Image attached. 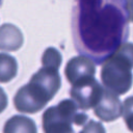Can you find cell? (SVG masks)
<instances>
[{
	"instance_id": "cell-1",
	"label": "cell",
	"mask_w": 133,
	"mask_h": 133,
	"mask_svg": "<svg viewBox=\"0 0 133 133\" xmlns=\"http://www.w3.org/2000/svg\"><path fill=\"white\" fill-rule=\"evenodd\" d=\"M125 0H77L72 29L77 51L101 63L128 36Z\"/></svg>"
},
{
	"instance_id": "cell-2",
	"label": "cell",
	"mask_w": 133,
	"mask_h": 133,
	"mask_svg": "<svg viewBox=\"0 0 133 133\" xmlns=\"http://www.w3.org/2000/svg\"><path fill=\"white\" fill-rule=\"evenodd\" d=\"M61 86L58 70L43 66L22 86L14 97L16 109L24 113H35L44 108Z\"/></svg>"
},
{
	"instance_id": "cell-3",
	"label": "cell",
	"mask_w": 133,
	"mask_h": 133,
	"mask_svg": "<svg viewBox=\"0 0 133 133\" xmlns=\"http://www.w3.org/2000/svg\"><path fill=\"white\" fill-rule=\"evenodd\" d=\"M133 43H122L104 59L101 80L104 86L116 95H125L133 82Z\"/></svg>"
},
{
	"instance_id": "cell-4",
	"label": "cell",
	"mask_w": 133,
	"mask_h": 133,
	"mask_svg": "<svg viewBox=\"0 0 133 133\" xmlns=\"http://www.w3.org/2000/svg\"><path fill=\"white\" fill-rule=\"evenodd\" d=\"M44 133H75L73 124L82 126L87 122V114L79 111L73 100L64 99L43 113Z\"/></svg>"
},
{
	"instance_id": "cell-5",
	"label": "cell",
	"mask_w": 133,
	"mask_h": 133,
	"mask_svg": "<svg viewBox=\"0 0 133 133\" xmlns=\"http://www.w3.org/2000/svg\"><path fill=\"white\" fill-rule=\"evenodd\" d=\"M104 87L95 77L83 79L72 84L70 96L79 109L88 110L94 108L100 100Z\"/></svg>"
},
{
	"instance_id": "cell-6",
	"label": "cell",
	"mask_w": 133,
	"mask_h": 133,
	"mask_svg": "<svg viewBox=\"0 0 133 133\" xmlns=\"http://www.w3.org/2000/svg\"><path fill=\"white\" fill-rule=\"evenodd\" d=\"M123 110V105L118 99V95L104 87L102 96L94 107L95 114L104 122H112L117 119Z\"/></svg>"
},
{
	"instance_id": "cell-7",
	"label": "cell",
	"mask_w": 133,
	"mask_h": 133,
	"mask_svg": "<svg viewBox=\"0 0 133 133\" xmlns=\"http://www.w3.org/2000/svg\"><path fill=\"white\" fill-rule=\"evenodd\" d=\"M95 61L85 55H79L71 58L64 68V75L71 84L83 79L95 77Z\"/></svg>"
},
{
	"instance_id": "cell-8",
	"label": "cell",
	"mask_w": 133,
	"mask_h": 133,
	"mask_svg": "<svg viewBox=\"0 0 133 133\" xmlns=\"http://www.w3.org/2000/svg\"><path fill=\"white\" fill-rule=\"evenodd\" d=\"M23 42V33L17 26L9 23L0 26V50L17 51L22 47Z\"/></svg>"
},
{
	"instance_id": "cell-9",
	"label": "cell",
	"mask_w": 133,
	"mask_h": 133,
	"mask_svg": "<svg viewBox=\"0 0 133 133\" xmlns=\"http://www.w3.org/2000/svg\"><path fill=\"white\" fill-rule=\"evenodd\" d=\"M3 133H37L33 119L25 115H14L5 122Z\"/></svg>"
},
{
	"instance_id": "cell-10",
	"label": "cell",
	"mask_w": 133,
	"mask_h": 133,
	"mask_svg": "<svg viewBox=\"0 0 133 133\" xmlns=\"http://www.w3.org/2000/svg\"><path fill=\"white\" fill-rule=\"evenodd\" d=\"M18 73V62L16 58L7 53H0V82L7 83L12 80Z\"/></svg>"
},
{
	"instance_id": "cell-11",
	"label": "cell",
	"mask_w": 133,
	"mask_h": 133,
	"mask_svg": "<svg viewBox=\"0 0 133 133\" xmlns=\"http://www.w3.org/2000/svg\"><path fill=\"white\" fill-rule=\"evenodd\" d=\"M61 61H62L61 54L56 48L49 47L44 51L43 56H42V64H43V66H48V68L59 70Z\"/></svg>"
},
{
	"instance_id": "cell-12",
	"label": "cell",
	"mask_w": 133,
	"mask_h": 133,
	"mask_svg": "<svg viewBox=\"0 0 133 133\" xmlns=\"http://www.w3.org/2000/svg\"><path fill=\"white\" fill-rule=\"evenodd\" d=\"M122 114L127 125V128L131 132H133V96L127 98L124 101Z\"/></svg>"
},
{
	"instance_id": "cell-13",
	"label": "cell",
	"mask_w": 133,
	"mask_h": 133,
	"mask_svg": "<svg viewBox=\"0 0 133 133\" xmlns=\"http://www.w3.org/2000/svg\"><path fill=\"white\" fill-rule=\"evenodd\" d=\"M79 133H106V131L104 126L100 122L90 119L88 121V123L84 124L83 129Z\"/></svg>"
},
{
	"instance_id": "cell-14",
	"label": "cell",
	"mask_w": 133,
	"mask_h": 133,
	"mask_svg": "<svg viewBox=\"0 0 133 133\" xmlns=\"http://www.w3.org/2000/svg\"><path fill=\"white\" fill-rule=\"evenodd\" d=\"M7 103H8L7 96H6L5 91L3 90V88H2V87H0V113H1L5 108H6Z\"/></svg>"
},
{
	"instance_id": "cell-15",
	"label": "cell",
	"mask_w": 133,
	"mask_h": 133,
	"mask_svg": "<svg viewBox=\"0 0 133 133\" xmlns=\"http://www.w3.org/2000/svg\"><path fill=\"white\" fill-rule=\"evenodd\" d=\"M129 22H133V0H125Z\"/></svg>"
}]
</instances>
